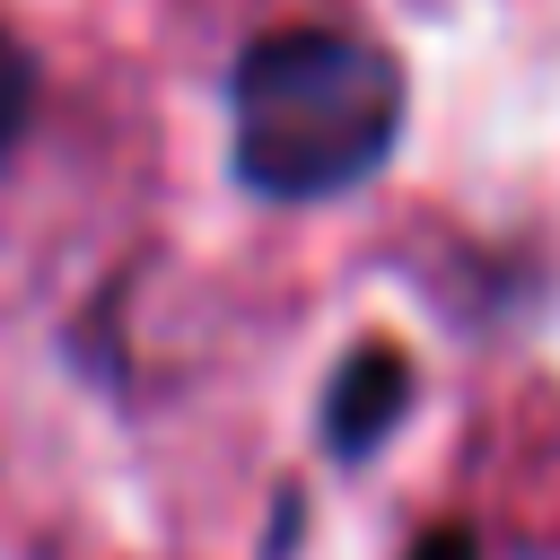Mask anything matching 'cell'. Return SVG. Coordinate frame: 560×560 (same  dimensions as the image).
Returning <instances> with one entry per match:
<instances>
[{
  "label": "cell",
  "mask_w": 560,
  "mask_h": 560,
  "mask_svg": "<svg viewBox=\"0 0 560 560\" xmlns=\"http://www.w3.org/2000/svg\"><path fill=\"white\" fill-rule=\"evenodd\" d=\"M26 122H35V52L0 26V158L26 140Z\"/></svg>",
  "instance_id": "cell-3"
},
{
  "label": "cell",
  "mask_w": 560,
  "mask_h": 560,
  "mask_svg": "<svg viewBox=\"0 0 560 560\" xmlns=\"http://www.w3.org/2000/svg\"><path fill=\"white\" fill-rule=\"evenodd\" d=\"M402 411H411V359H402L394 341H359V350L341 359L332 394H324V446L359 464Z\"/></svg>",
  "instance_id": "cell-2"
},
{
  "label": "cell",
  "mask_w": 560,
  "mask_h": 560,
  "mask_svg": "<svg viewBox=\"0 0 560 560\" xmlns=\"http://www.w3.org/2000/svg\"><path fill=\"white\" fill-rule=\"evenodd\" d=\"M236 175L262 201H332L402 140V61L350 26H271L228 70Z\"/></svg>",
  "instance_id": "cell-1"
},
{
  "label": "cell",
  "mask_w": 560,
  "mask_h": 560,
  "mask_svg": "<svg viewBox=\"0 0 560 560\" xmlns=\"http://www.w3.org/2000/svg\"><path fill=\"white\" fill-rule=\"evenodd\" d=\"M411 560H481V542H472L464 525H438V534H420V542H411Z\"/></svg>",
  "instance_id": "cell-4"
}]
</instances>
